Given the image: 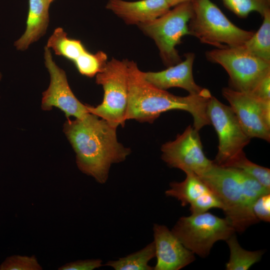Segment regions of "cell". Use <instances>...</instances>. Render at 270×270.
Listing matches in <instances>:
<instances>
[{"instance_id":"obj_1","label":"cell","mask_w":270,"mask_h":270,"mask_svg":"<svg viewBox=\"0 0 270 270\" xmlns=\"http://www.w3.org/2000/svg\"><path fill=\"white\" fill-rule=\"evenodd\" d=\"M88 113L74 120L68 118L64 132L76 154V162L83 173L103 184L112 164L124 161L130 148L118 141L116 128Z\"/></svg>"},{"instance_id":"obj_2","label":"cell","mask_w":270,"mask_h":270,"mask_svg":"<svg viewBox=\"0 0 270 270\" xmlns=\"http://www.w3.org/2000/svg\"><path fill=\"white\" fill-rule=\"evenodd\" d=\"M128 78V102L126 120L152 123L162 112L180 110L190 112L194 119V128L198 132L210 124L206 114L211 94L174 95L146 81L136 64L126 60Z\"/></svg>"},{"instance_id":"obj_3","label":"cell","mask_w":270,"mask_h":270,"mask_svg":"<svg viewBox=\"0 0 270 270\" xmlns=\"http://www.w3.org/2000/svg\"><path fill=\"white\" fill-rule=\"evenodd\" d=\"M198 176L220 200L226 218L236 232H244L259 222L253 213L252 205L270 190L240 170L215 163Z\"/></svg>"},{"instance_id":"obj_4","label":"cell","mask_w":270,"mask_h":270,"mask_svg":"<svg viewBox=\"0 0 270 270\" xmlns=\"http://www.w3.org/2000/svg\"><path fill=\"white\" fill-rule=\"evenodd\" d=\"M188 24L190 34L218 48L242 46L254 34L233 24L210 0H195Z\"/></svg>"},{"instance_id":"obj_5","label":"cell","mask_w":270,"mask_h":270,"mask_svg":"<svg viewBox=\"0 0 270 270\" xmlns=\"http://www.w3.org/2000/svg\"><path fill=\"white\" fill-rule=\"evenodd\" d=\"M126 60L112 58L107 62L96 75V83L101 85L104 91L102 102L96 107L87 106L90 113L116 128L124 127L126 120L128 93Z\"/></svg>"},{"instance_id":"obj_6","label":"cell","mask_w":270,"mask_h":270,"mask_svg":"<svg viewBox=\"0 0 270 270\" xmlns=\"http://www.w3.org/2000/svg\"><path fill=\"white\" fill-rule=\"evenodd\" d=\"M171 231L186 248L202 258L215 242L226 240L236 232L226 218L208 212L180 218Z\"/></svg>"},{"instance_id":"obj_7","label":"cell","mask_w":270,"mask_h":270,"mask_svg":"<svg viewBox=\"0 0 270 270\" xmlns=\"http://www.w3.org/2000/svg\"><path fill=\"white\" fill-rule=\"evenodd\" d=\"M193 14L191 2L178 4L158 18L138 26L157 46L164 64L168 66L182 61L176 46L182 36L190 34L188 24Z\"/></svg>"},{"instance_id":"obj_8","label":"cell","mask_w":270,"mask_h":270,"mask_svg":"<svg viewBox=\"0 0 270 270\" xmlns=\"http://www.w3.org/2000/svg\"><path fill=\"white\" fill-rule=\"evenodd\" d=\"M207 58L220 64L227 72L235 90L251 94L270 73V62L244 50L241 46L216 48L206 53Z\"/></svg>"},{"instance_id":"obj_9","label":"cell","mask_w":270,"mask_h":270,"mask_svg":"<svg viewBox=\"0 0 270 270\" xmlns=\"http://www.w3.org/2000/svg\"><path fill=\"white\" fill-rule=\"evenodd\" d=\"M206 114L218 138V152L214 161L216 164L225 166L244 152L250 140L242 129L230 106L212 96L207 106Z\"/></svg>"},{"instance_id":"obj_10","label":"cell","mask_w":270,"mask_h":270,"mask_svg":"<svg viewBox=\"0 0 270 270\" xmlns=\"http://www.w3.org/2000/svg\"><path fill=\"white\" fill-rule=\"evenodd\" d=\"M162 158L171 168L200 176L214 164L205 156L198 132L191 126L173 141L163 144Z\"/></svg>"},{"instance_id":"obj_11","label":"cell","mask_w":270,"mask_h":270,"mask_svg":"<svg viewBox=\"0 0 270 270\" xmlns=\"http://www.w3.org/2000/svg\"><path fill=\"white\" fill-rule=\"evenodd\" d=\"M222 93L247 136L270 142V101L229 88H224Z\"/></svg>"},{"instance_id":"obj_12","label":"cell","mask_w":270,"mask_h":270,"mask_svg":"<svg viewBox=\"0 0 270 270\" xmlns=\"http://www.w3.org/2000/svg\"><path fill=\"white\" fill-rule=\"evenodd\" d=\"M45 66L50 76L48 88L42 92V108L50 110L53 106L62 111L67 119L70 116L80 119L90 113L88 105L82 104L76 97L68 84L65 72L54 60L51 50L44 48Z\"/></svg>"},{"instance_id":"obj_13","label":"cell","mask_w":270,"mask_h":270,"mask_svg":"<svg viewBox=\"0 0 270 270\" xmlns=\"http://www.w3.org/2000/svg\"><path fill=\"white\" fill-rule=\"evenodd\" d=\"M156 256L154 270H178L195 260L194 254L186 248L166 226H153Z\"/></svg>"},{"instance_id":"obj_14","label":"cell","mask_w":270,"mask_h":270,"mask_svg":"<svg viewBox=\"0 0 270 270\" xmlns=\"http://www.w3.org/2000/svg\"><path fill=\"white\" fill-rule=\"evenodd\" d=\"M185 60L158 72H142L144 79L152 86L163 90L171 88H180L190 94H204L210 93L206 88L198 86L192 74V66L195 54H186Z\"/></svg>"},{"instance_id":"obj_15","label":"cell","mask_w":270,"mask_h":270,"mask_svg":"<svg viewBox=\"0 0 270 270\" xmlns=\"http://www.w3.org/2000/svg\"><path fill=\"white\" fill-rule=\"evenodd\" d=\"M106 7L127 24L137 25L153 20L170 9L166 0H108Z\"/></svg>"},{"instance_id":"obj_16","label":"cell","mask_w":270,"mask_h":270,"mask_svg":"<svg viewBox=\"0 0 270 270\" xmlns=\"http://www.w3.org/2000/svg\"><path fill=\"white\" fill-rule=\"evenodd\" d=\"M50 5L47 0H28L25 32L14 42V46L17 50H26L30 44L45 34L50 21Z\"/></svg>"},{"instance_id":"obj_17","label":"cell","mask_w":270,"mask_h":270,"mask_svg":"<svg viewBox=\"0 0 270 270\" xmlns=\"http://www.w3.org/2000/svg\"><path fill=\"white\" fill-rule=\"evenodd\" d=\"M186 178L181 182H172L170 188L165 192L167 196L180 201L182 206L190 204L194 200L210 189L194 172H186Z\"/></svg>"},{"instance_id":"obj_18","label":"cell","mask_w":270,"mask_h":270,"mask_svg":"<svg viewBox=\"0 0 270 270\" xmlns=\"http://www.w3.org/2000/svg\"><path fill=\"white\" fill-rule=\"evenodd\" d=\"M46 46L55 54L74 62L88 50L78 40L70 38L62 28H56L48 40Z\"/></svg>"},{"instance_id":"obj_19","label":"cell","mask_w":270,"mask_h":270,"mask_svg":"<svg viewBox=\"0 0 270 270\" xmlns=\"http://www.w3.org/2000/svg\"><path fill=\"white\" fill-rule=\"evenodd\" d=\"M262 16L258 30L240 46L252 56L270 62V10Z\"/></svg>"},{"instance_id":"obj_20","label":"cell","mask_w":270,"mask_h":270,"mask_svg":"<svg viewBox=\"0 0 270 270\" xmlns=\"http://www.w3.org/2000/svg\"><path fill=\"white\" fill-rule=\"evenodd\" d=\"M156 256V248L154 241L140 250L119 258L109 260L104 266L113 268L115 270H152L154 267L148 262Z\"/></svg>"},{"instance_id":"obj_21","label":"cell","mask_w":270,"mask_h":270,"mask_svg":"<svg viewBox=\"0 0 270 270\" xmlns=\"http://www.w3.org/2000/svg\"><path fill=\"white\" fill-rule=\"evenodd\" d=\"M226 242L230 250V259L226 264L227 270H248L259 262L264 254L262 250L248 251L243 248L234 234Z\"/></svg>"},{"instance_id":"obj_22","label":"cell","mask_w":270,"mask_h":270,"mask_svg":"<svg viewBox=\"0 0 270 270\" xmlns=\"http://www.w3.org/2000/svg\"><path fill=\"white\" fill-rule=\"evenodd\" d=\"M224 166L242 170L270 190V170L250 161L246 158L244 152L238 154Z\"/></svg>"},{"instance_id":"obj_23","label":"cell","mask_w":270,"mask_h":270,"mask_svg":"<svg viewBox=\"0 0 270 270\" xmlns=\"http://www.w3.org/2000/svg\"><path fill=\"white\" fill-rule=\"evenodd\" d=\"M107 60V54L102 51L92 54L88 50L74 64L81 74L92 78L102 71Z\"/></svg>"},{"instance_id":"obj_24","label":"cell","mask_w":270,"mask_h":270,"mask_svg":"<svg viewBox=\"0 0 270 270\" xmlns=\"http://www.w3.org/2000/svg\"><path fill=\"white\" fill-rule=\"evenodd\" d=\"M226 7L240 18H246L252 12L263 16L270 10V0H222Z\"/></svg>"},{"instance_id":"obj_25","label":"cell","mask_w":270,"mask_h":270,"mask_svg":"<svg viewBox=\"0 0 270 270\" xmlns=\"http://www.w3.org/2000/svg\"><path fill=\"white\" fill-rule=\"evenodd\" d=\"M35 256L14 255L8 257L0 265V270H42Z\"/></svg>"},{"instance_id":"obj_26","label":"cell","mask_w":270,"mask_h":270,"mask_svg":"<svg viewBox=\"0 0 270 270\" xmlns=\"http://www.w3.org/2000/svg\"><path fill=\"white\" fill-rule=\"evenodd\" d=\"M192 214L203 213L212 208H222V205L211 190L204 194L190 204Z\"/></svg>"},{"instance_id":"obj_27","label":"cell","mask_w":270,"mask_h":270,"mask_svg":"<svg viewBox=\"0 0 270 270\" xmlns=\"http://www.w3.org/2000/svg\"><path fill=\"white\" fill-rule=\"evenodd\" d=\"M252 210L257 219L266 222L270 221V194H264L254 202Z\"/></svg>"},{"instance_id":"obj_28","label":"cell","mask_w":270,"mask_h":270,"mask_svg":"<svg viewBox=\"0 0 270 270\" xmlns=\"http://www.w3.org/2000/svg\"><path fill=\"white\" fill-rule=\"evenodd\" d=\"M104 265L100 259L78 260L64 264L58 270H92Z\"/></svg>"},{"instance_id":"obj_29","label":"cell","mask_w":270,"mask_h":270,"mask_svg":"<svg viewBox=\"0 0 270 270\" xmlns=\"http://www.w3.org/2000/svg\"><path fill=\"white\" fill-rule=\"evenodd\" d=\"M270 73H268L261 80L250 94L260 100L270 101Z\"/></svg>"},{"instance_id":"obj_30","label":"cell","mask_w":270,"mask_h":270,"mask_svg":"<svg viewBox=\"0 0 270 270\" xmlns=\"http://www.w3.org/2000/svg\"><path fill=\"white\" fill-rule=\"evenodd\" d=\"M195 0H166L168 6L171 7L176 6L182 3L191 2H192Z\"/></svg>"},{"instance_id":"obj_31","label":"cell","mask_w":270,"mask_h":270,"mask_svg":"<svg viewBox=\"0 0 270 270\" xmlns=\"http://www.w3.org/2000/svg\"><path fill=\"white\" fill-rule=\"evenodd\" d=\"M54 0H47L48 2V4H50L51 3H52V2H53Z\"/></svg>"},{"instance_id":"obj_32","label":"cell","mask_w":270,"mask_h":270,"mask_svg":"<svg viewBox=\"0 0 270 270\" xmlns=\"http://www.w3.org/2000/svg\"><path fill=\"white\" fill-rule=\"evenodd\" d=\"M2 78V74L0 72V80H1Z\"/></svg>"}]
</instances>
